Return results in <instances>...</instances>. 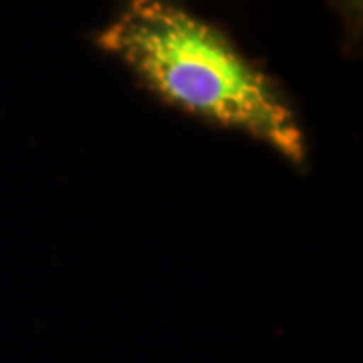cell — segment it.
Returning <instances> with one entry per match:
<instances>
[{
	"instance_id": "obj_2",
	"label": "cell",
	"mask_w": 363,
	"mask_h": 363,
	"mask_svg": "<svg viewBox=\"0 0 363 363\" xmlns=\"http://www.w3.org/2000/svg\"><path fill=\"white\" fill-rule=\"evenodd\" d=\"M329 4L337 13L347 43L351 47H359L363 30V0H329Z\"/></svg>"
},
{
	"instance_id": "obj_1",
	"label": "cell",
	"mask_w": 363,
	"mask_h": 363,
	"mask_svg": "<svg viewBox=\"0 0 363 363\" xmlns=\"http://www.w3.org/2000/svg\"><path fill=\"white\" fill-rule=\"evenodd\" d=\"M95 45L164 104L305 162V133L277 81L182 0H125Z\"/></svg>"
}]
</instances>
